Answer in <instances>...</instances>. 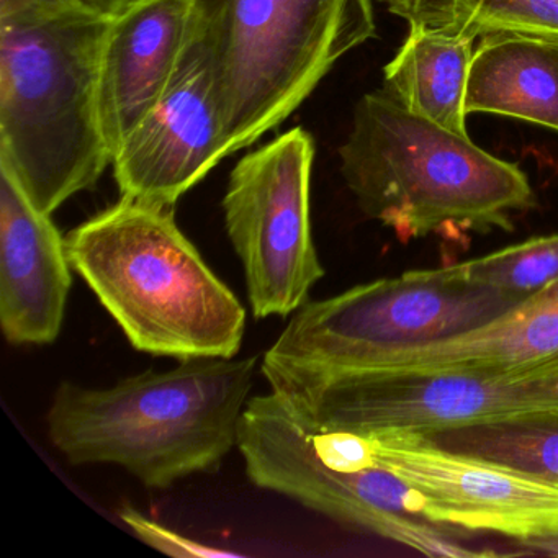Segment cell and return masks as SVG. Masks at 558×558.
I'll return each mask as SVG.
<instances>
[{"label": "cell", "instance_id": "cell-16", "mask_svg": "<svg viewBox=\"0 0 558 558\" xmlns=\"http://www.w3.org/2000/svg\"><path fill=\"white\" fill-rule=\"evenodd\" d=\"M472 58L470 38L410 25L397 57L385 66L384 89L408 112L466 136Z\"/></svg>", "mask_w": 558, "mask_h": 558}, {"label": "cell", "instance_id": "cell-9", "mask_svg": "<svg viewBox=\"0 0 558 558\" xmlns=\"http://www.w3.org/2000/svg\"><path fill=\"white\" fill-rule=\"evenodd\" d=\"M315 143L302 126L244 156L223 198L225 228L256 319L287 318L325 277L310 220Z\"/></svg>", "mask_w": 558, "mask_h": 558}, {"label": "cell", "instance_id": "cell-23", "mask_svg": "<svg viewBox=\"0 0 558 558\" xmlns=\"http://www.w3.org/2000/svg\"><path fill=\"white\" fill-rule=\"evenodd\" d=\"M80 2L96 14L113 19L130 5L135 4L136 0H80Z\"/></svg>", "mask_w": 558, "mask_h": 558}, {"label": "cell", "instance_id": "cell-12", "mask_svg": "<svg viewBox=\"0 0 558 558\" xmlns=\"http://www.w3.org/2000/svg\"><path fill=\"white\" fill-rule=\"evenodd\" d=\"M66 236L0 165V326L14 345L57 341L73 286Z\"/></svg>", "mask_w": 558, "mask_h": 558}, {"label": "cell", "instance_id": "cell-13", "mask_svg": "<svg viewBox=\"0 0 558 558\" xmlns=\"http://www.w3.org/2000/svg\"><path fill=\"white\" fill-rule=\"evenodd\" d=\"M191 0H136L110 22L99 116L113 156L171 86L191 41Z\"/></svg>", "mask_w": 558, "mask_h": 558}, {"label": "cell", "instance_id": "cell-6", "mask_svg": "<svg viewBox=\"0 0 558 558\" xmlns=\"http://www.w3.org/2000/svg\"><path fill=\"white\" fill-rule=\"evenodd\" d=\"M524 299L470 282L452 264L362 283L293 313L260 372L266 378L364 371L393 352L480 328Z\"/></svg>", "mask_w": 558, "mask_h": 558}, {"label": "cell", "instance_id": "cell-2", "mask_svg": "<svg viewBox=\"0 0 558 558\" xmlns=\"http://www.w3.org/2000/svg\"><path fill=\"white\" fill-rule=\"evenodd\" d=\"M110 22L83 5L0 17V165L44 214L112 166L99 116Z\"/></svg>", "mask_w": 558, "mask_h": 558}, {"label": "cell", "instance_id": "cell-21", "mask_svg": "<svg viewBox=\"0 0 558 558\" xmlns=\"http://www.w3.org/2000/svg\"><path fill=\"white\" fill-rule=\"evenodd\" d=\"M76 5L83 4L80 0H0V17L34 11H60Z\"/></svg>", "mask_w": 558, "mask_h": 558}, {"label": "cell", "instance_id": "cell-18", "mask_svg": "<svg viewBox=\"0 0 558 558\" xmlns=\"http://www.w3.org/2000/svg\"><path fill=\"white\" fill-rule=\"evenodd\" d=\"M408 25L475 41L531 37L558 41V0H378Z\"/></svg>", "mask_w": 558, "mask_h": 558}, {"label": "cell", "instance_id": "cell-7", "mask_svg": "<svg viewBox=\"0 0 558 558\" xmlns=\"http://www.w3.org/2000/svg\"><path fill=\"white\" fill-rule=\"evenodd\" d=\"M312 430L371 436L558 410V357L515 367L375 368L266 377Z\"/></svg>", "mask_w": 558, "mask_h": 558}, {"label": "cell", "instance_id": "cell-10", "mask_svg": "<svg viewBox=\"0 0 558 558\" xmlns=\"http://www.w3.org/2000/svg\"><path fill=\"white\" fill-rule=\"evenodd\" d=\"M364 437L375 462L413 486L437 524L512 542L558 532V486L440 449L413 430Z\"/></svg>", "mask_w": 558, "mask_h": 558}, {"label": "cell", "instance_id": "cell-19", "mask_svg": "<svg viewBox=\"0 0 558 558\" xmlns=\"http://www.w3.org/2000/svg\"><path fill=\"white\" fill-rule=\"evenodd\" d=\"M463 279L529 296L558 279V234L532 238L465 263L452 264Z\"/></svg>", "mask_w": 558, "mask_h": 558}, {"label": "cell", "instance_id": "cell-20", "mask_svg": "<svg viewBox=\"0 0 558 558\" xmlns=\"http://www.w3.org/2000/svg\"><path fill=\"white\" fill-rule=\"evenodd\" d=\"M120 519L132 529L133 534L140 541L148 544L149 547L179 558H230L241 557V554H234L225 548L211 547V545L202 544L187 535L179 534L172 529L166 527L161 522L153 521L148 515L140 512L133 506H123L120 509Z\"/></svg>", "mask_w": 558, "mask_h": 558}, {"label": "cell", "instance_id": "cell-8", "mask_svg": "<svg viewBox=\"0 0 558 558\" xmlns=\"http://www.w3.org/2000/svg\"><path fill=\"white\" fill-rule=\"evenodd\" d=\"M238 449L247 480L342 525L371 532L429 557H488L463 542L469 532L427 518L426 499L377 462L359 469L319 459L289 404L270 390L251 397L241 420Z\"/></svg>", "mask_w": 558, "mask_h": 558}, {"label": "cell", "instance_id": "cell-11", "mask_svg": "<svg viewBox=\"0 0 558 558\" xmlns=\"http://www.w3.org/2000/svg\"><path fill=\"white\" fill-rule=\"evenodd\" d=\"M227 156L210 64L191 38L165 97L113 156V175L123 198L172 208Z\"/></svg>", "mask_w": 558, "mask_h": 558}, {"label": "cell", "instance_id": "cell-3", "mask_svg": "<svg viewBox=\"0 0 558 558\" xmlns=\"http://www.w3.org/2000/svg\"><path fill=\"white\" fill-rule=\"evenodd\" d=\"M68 257L130 344L172 357H236L247 313L175 223L123 198L74 228Z\"/></svg>", "mask_w": 558, "mask_h": 558}, {"label": "cell", "instance_id": "cell-17", "mask_svg": "<svg viewBox=\"0 0 558 558\" xmlns=\"http://www.w3.org/2000/svg\"><path fill=\"white\" fill-rule=\"evenodd\" d=\"M417 434L449 452L558 486V410Z\"/></svg>", "mask_w": 558, "mask_h": 558}, {"label": "cell", "instance_id": "cell-14", "mask_svg": "<svg viewBox=\"0 0 558 558\" xmlns=\"http://www.w3.org/2000/svg\"><path fill=\"white\" fill-rule=\"evenodd\" d=\"M558 357V279L452 339L385 355L364 368L515 367Z\"/></svg>", "mask_w": 558, "mask_h": 558}, {"label": "cell", "instance_id": "cell-1", "mask_svg": "<svg viewBox=\"0 0 558 558\" xmlns=\"http://www.w3.org/2000/svg\"><path fill=\"white\" fill-rule=\"evenodd\" d=\"M257 355L194 357L112 387L63 381L48 410V436L71 465H119L165 489L218 470L238 447Z\"/></svg>", "mask_w": 558, "mask_h": 558}, {"label": "cell", "instance_id": "cell-5", "mask_svg": "<svg viewBox=\"0 0 558 558\" xmlns=\"http://www.w3.org/2000/svg\"><path fill=\"white\" fill-rule=\"evenodd\" d=\"M374 0H191L230 155L286 122L345 54L375 37Z\"/></svg>", "mask_w": 558, "mask_h": 558}, {"label": "cell", "instance_id": "cell-4", "mask_svg": "<svg viewBox=\"0 0 558 558\" xmlns=\"http://www.w3.org/2000/svg\"><path fill=\"white\" fill-rule=\"evenodd\" d=\"M339 156L359 208L401 241L511 230V215L535 204L518 165L408 112L385 89L359 100Z\"/></svg>", "mask_w": 558, "mask_h": 558}, {"label": "cell", "instance_id": "cell-22", "mask_svg": "<svg viewBox=\"0 0 558 558\" xmlns=\"http://www.w3.org/2000/svg\"><path fill=\"white\" fill-rule=\"evenodd\" d=\"M518 555H547L558 557V532L542 535V537L527 538V541L515 542Z\"/></svg>", "mask_w": 558, "mask_h": 558}, {"label": "cell", "instance_id": "cell-15", "mask_svg": "<svg viewBox=\"0 0 558 558\" xmlns=\"http://www.w3.org/2000/svg\"><path fill=\"white\" fill-rule=\"evenodd\" d=\"M466 113H495L558 133V41L486 37L473 51Z\"/></svg>", "mask_w": 558, "mask_h": 558}]
</instances>
